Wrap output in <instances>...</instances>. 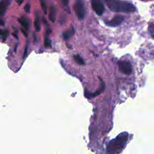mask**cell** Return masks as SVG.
<instances>
[{"mask_svg":"<svg viewBox=\"0 0 154 154\" xmlns=\"http://www.w3.org/2000/svg\"><path fill=\"white\" fill-rule=\"evenodd\" d=\"M16 1L19 5H21L22 4V2H23V0H16Z\"/></svg>","mask_w":154,"mask_h":154,"instance_id":"20","label":"cell"},{"mask_svg":"<svg viewBox=\"0 0 154 154\" xmlns=\"http://www.w3.org/2000/svg\"><path fill=\"white\" fill-rule=\"evenodd\" d=\"M2 34V31H1V30L0 29V35H1Z\"/></svg>","mask_w":154,"mask_h":154,"instance_id":"22","label":"cell"},{"mask_svg":"<svg viewBox=\"0 0 154 154\" xmlns=\"http://www.w3.org/2000/svg\"><path fill=\"white\" fill-rule=\"evenodd\" d=\"M24 10L26 13H29L30 11V4L29 3H27L25 6L24 7Z\"/></svg>","mask_w":154,"mask_h":154,"instance_id":"16","label":"cell"},{"mask_svg":"<svg viewBox=\"0 0 154 154\" xmlns=\"http://www.w3.org/2000/svg\"><path fill=\"white\" fill-rule=\"evenodd\" d=\"M149 31H150V33H151L152 36L153 37V25L152 23V24L150 25V26H149Z\"/></svg>","mask_w":154,"mask_h":154,"instance_id":"18","label":"cell"},{"mask_svg":"<svg viewBox=\"0 0 154 154\" xmlns=\"http://www.w3.org/2000/svg\"><path fill=\"white\" fill-rule=\"evenodd\" d=\"M18 20H19V22L21 24V25L23 26V28L25 29V30H27L28 29L29 23L28 20L26 18L22 17L19 18Z\"/></svg>","mask_w":154,"mask_h":154,"instance_id":"11","label":"cell"},{"mask_svg":"<svg viewBox=\"0 0 154 154\" xmlns=\"http://www.w3.org/2000/svg\"><path fill=\"white\" fill-rule=\"evenodd\" d=\"M143 1H149V0H143Z\"/></svg>","mask_w":154,"mask_h":154,"instance_id":"23","label":"cell"},{"mask_svg":"<svg viewBox=\"0 0 154 154\" xmlns=\"http://www.w3.org/2000/svg\"><path fill=\"white\" fill-rule=\"evenodd\" d=\"M124 20V17L122 16L117 15L114 16L110 21L106 22V25L109 26H117L120 25Z\"/></svg>","mask_w":154,"mask_h":154,"instance_id":"7","label":"cell"},{"mask_svg":"<svg viewBox=\"0 0 154 154\" xmlns=\"http://www.w3.org/2000/svg\"><path fill=\"white\" fill-rule=\"evenodd\" d=\"M108 7L116 12L130 13L136 10L135 7L131 3L121 0H104Z\"/></svg>","mask_w":154,"mask_h":154,"instance_id":"1","label":"cell"},{"mask_svg":"<svg viewBox=\"0 0 154 154\" xmlns=\"http://www.w3.org/2000/svg\"><path fill=\"white\" fill-rule=\"evenodd\" d=\"M56 16H57V10L54 6H51L49 10V17L50 20L52 22H55L56 20Z\"/></svg>","mask_w":154,"mask_h":154,"instance_id":"9","label":"cell"},{"mask_svg":"<svg viewBox=\"0 0 154 154\" xmlns=\"http://www.w3.org/2000/svg\"><path fill=\"white\" fill-rule=\"evenodd\" d=\"M27 49H28V47H27V45H26V47H25V52H24V56H23V57H24V58L25 57V56H26V55Z\"/></svg>","mask_w":154,"mask_h":154,"instance_id":"21","label":"cell"},{"mask_svg":"<svg viewBox=\"0 0 154 154\" xmlns=\"http://www.w3.org/2000/svg\"><path fill=\"white\" fill-rule=\"evenodd\" d=\"M61 2H62V4H63L64 6H66V7L68 6V4H69V0H61Z\"/></svg>","mask_w":154,"mask_h":154,"instance_id":"19","label":"cell"},{"mask_svg":"<svg viewBox=\"0 0 154 154\" xmlns=\"http://www.w3.org/2000/svg\"><path fill=\"white\" fill-rule=\"evenodd\" d=\"M11 0H1L0 1V17L4 14Z\"/></svg>","mask_w":154,"mask_h":154,"instance_id":"8","label":"cell"},{"mask_svg":"<svg viewBox=\"0 0 154 154\" xmlns=\"http://www.w3.org/2000/svg\"><path fill=\"white\" fill-rule=\"evenodd\" d=\"M105 87V82L102 79H100V84L99 88L93 93H88V91H85V96L86 97H88V98H89V97H94L97 96V95L100 94V93H102L104 91Z\"/></svg>","mask_w":154,"mask_h":154,"instance_id":"6","label":"cell"},{"mask_svg":"<svg viewBox=\"0 0 154 154\" xmlns=\"http://www.w3.org/2000/svg\"><path fill=\"white\" fill-rule=\"evenodd\" d=\"M73 9L78 18L79 20L83 19L85 14V10L83 1L82 0H76L74 4Z\"/></svg>","mask_w":154,"mask_h":154,"instance_id":"3","label":"cell"},{"mask_svg":"<svg viewBox=\"0 0 154 154\" xmlns=\"http://www.w3.org/2000/svg\"><path fill=\"white\" fill-rule=\"evenodd\" d=\"M40 2H41V6L42 8V10L43 11V12L46 14L47 13V7H46V3L45 2L44 0H40Z\"/></svg>","mask_w":154,"mask_h":154,"instance_id":"14","label":"cell"},{"mask_svg":"<svg viewBox=\"0 0 154 154\" xmlns=\"http://www.w3.org/2000/svg\"><path fill=\"white\" fill-rule=\"evenodd\" d=\"M73 58H74V60H75V61H76L78 64H80V65H83V64H84V60H82V58L79 55H74V56H73Z\"/></svg>","mask_w":154,"mask_h":154,"instance_id":"13","label":"cell"},{"mask_svg":"<svg viewBox=\"0 0 154 154\" xmlns=\"http://www.w3.org/2000/svg\"><path fill=\"white\" fill-rule=\"evenodd\" d=\"M44 43H45V46L46 47V48H49V47L51 46V41H50V40L49 39V38L48 37H45Z\"/></svg>","mask_w":154,"mask_h":154,"instance_id":"15","label":"cell"},{"mask_svg":"<svg viewBox=\"0 0 154 154\" xmlns=\"http://www.w3.org/2000/svg\"><path fill=\"white\" fill-rule=\"evenodd\" d=\"M74 32H75V30H74L73 28L72 27L70 29L64 31L62 35H63V38L64 40H69L73 36Z\"/></svg>","mask_w":154,"mask_h":154,"instance_id":"10","label":"cell"},{"mask_svg":"<svg viewBox=\"0 0 154 154\" xmlns=\"http://www.w3.org/2000/svg\"><path fill=\"white\" fill-rule=\"evenodd\" d=\"M8 31H4L3 32H2V37L4 38V39H5V38L7 37L8 35Z\"/></svg>","mask_w":154,"mask_h":154,"instance_id":"17","label":"cell"},{"mask_svg":"<svg viewBox=\"0 0 154 154\" xmlns=\"http://www.w3.org/2000/svg\"><path fill=\"white\" fill-rule=\"evenodd\" d=\"M91 5L94 11L99 16H101L105 10L103 4L100 0H91Z\"/></svg>","mask_w":154,"mask_h":154,"instance_id":"4","label":"cell"},{"mask_svg":"<svg viewBox=\"0 0 154 154\" xmlns=\"http://www.w3.org/2000/svg\"><path fill=\"white\" fill-rule=\"evenodd\" d=\"M34 26L37 31H39L40 29V16L38 13H36L35 21H34Z\"/></svg>","mask_w":154,"mask_h":154,"instance_id":"12","label":"cell"},{"mask_svg":"<svg viewBox=\"0 0 154 154\" xmlns=\"http://www.w3.org/2000/svg\"><path fill=\"white\" fill-rule=\"evenodd\" d=\"M119 70L126 75H129L132 72V68L130 62L128 61H120L119 63Z\"/></svg>","mask_w":154,"mask_h":154,"instance_id":"5","label":"cell"},{"mask_svg":"<svg viewBox=\"0 0 154 154\" xmlns=\"http://www.w3.org/2000/svg\"><path fill=\"white\" fill-rule=\"evenodd\" d=\"M127 133L119 134L116 138L111 140L107 146V152L110 153H119L122 152L128 141Z\"/></svg>","mask_w":154,"mask_h":154,"instance_id":"2","label":"cell"}]
</instances>
